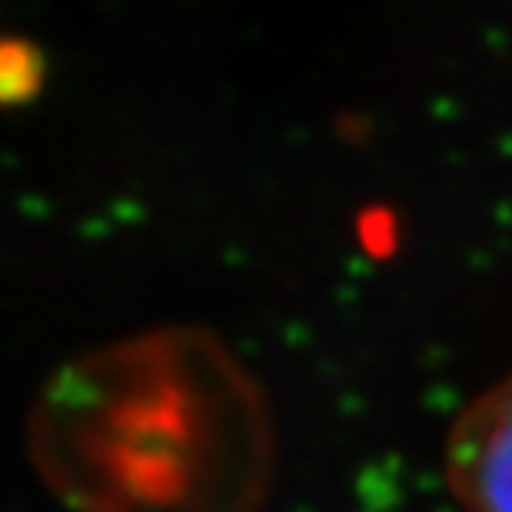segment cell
<instances>
[{
	"instance_id": "1",
	"label": "cell",
	"mask_w": 512,
	"mask_h": 512,
	"mask_svg": "<svg viewBox=\"0 0 512 512\" xmlns=\"http://www.w3.org/2000/svg\"><path fill=\"white\" fill-rule=\"evenodd\" d=\"M40 423L44 456L94 512H247L263 483L260 403L200 333L87 356Z\"/></svg>"
},
{
	"instance_id": "2",
	"label": "cell",
	"mask_w": 512,
	"mask_h": 512,
	"mask_svg": "<svg viewBox=\"0 0 512 512\" xmlns=\"http://www.w3.org/2000/svg\"><path fill=\"white\" fill-rule=\"evenodd\" d=\"M446 479L466 512H512V376L456 419L446 443Z\"/></svg>"
}]
</instances>
